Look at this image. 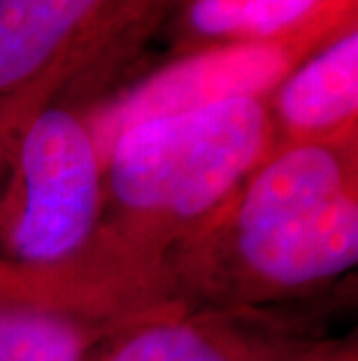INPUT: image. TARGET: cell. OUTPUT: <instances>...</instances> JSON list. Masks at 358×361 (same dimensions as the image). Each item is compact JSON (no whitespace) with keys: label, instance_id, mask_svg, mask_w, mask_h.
Listing matches in <instances>:
<instances>
[{"label":"cell","instance_id":"5","mask_svg":"<svg viewBox=\"0 0 358 361\" xmlns=\"http://www.w3.org/2000/svg\"><path fill=\"white\" fill-rule=\"evenodd\" d=\"M174 0H0V103H49L128 54Z\"/></svg>","mask_w":358,"mask_h":361},{"label":"cell","instance_id":"8","mask_svg":"<svg viewBox=\"0 0 358 361\" xmlns=\"http://www.w3.org/2000/svg\"><path fill=\"white\" fill-rule=\"evenodd\" d=\"M275 145L358 137V24L300 61L265 96Z\"/></svg>","mask_w":358,"mask_h":361},{"label":"cell","instance_id":"11","mask_svg":"<svg viewBox=\"0 0 358 361\" xmlns=\"http://www.w3.org/2000/svg\"><path fill=\"white\" fill-rule=\"evenodd\" d=\"M42 103L30 96L12 98V101L0 103V182L5 178L7 164H10L14 140L26 121L40 110Z\"/></svg>","mask_w":358,"mask_h":361},{"label":"cell","instance_id":"12","mask_svg":"<svg viewBox=\"0 0 358 361\" xmlns=\"http://www.w3.org/2000/svg\"><path fill=\"white\" fill-rule=\"evenodd\" d=\"M302 361H358L356 334L345 338H326Z\"/></svg>","mask_w":358,"mask_h":361},{"label":"cell","instance_id":"4","mask_svg":"<svg viewBox=\"0 0 358 361\" xmlns=\"http://www.w3.org/2000/svg\"><path fill=\"white\" fill-rule=\"evenodd\" d=\"M356 5L358 0H328L307 24L288 33L181 54L140 82L87 105V121L103 166L119 135L144 119L233 98H265L312 51L358 24Z\"/></svg>","mask_w":358,"mask_h":361},{"label":"cell","instance_id":"3","mask_svg":"<svg viewBox=\"0 0 358 361\" xmlns=\"http://www.w3.org/2000/svg\"><path fill=\"white\" fill-rule=\"evenodd\" d=\"M103 171L87 107L42 105L19 130L0 182V259L51 266L87 250L105 210Z\"/></svg>","mask_w":358,"mask_h":361},{"label":"cell","instance_id":"1","mask_svg":"<svg viewBox=\"0 0 358 361\" xmlns=\"http://www.w3.org/2000/svg\"><path fill=\"white\" fill-rule=\"evenodd\" d=\"M358 261V137L272 147L163 259L179 310L275 308L326 291Z\"/></svg>","mask_w":358,"mask_h":361},{"label":"cell","instance_id":"2","mask_svg":"<svg viewBox=\"0 0 358 361\" xmlns=\"http://www.w3.org/2000/svg\"><path fill=\"white\" fill-rule=\"evenodd\" d=\"M265 98H233L144 119L105 157V210L94 240L140 271L163 273L181 238L270 154Z\"/></svg>","mask_w":358,"mask_h":361},{"label":"cell","instance_id":"10","mask_svg":"<svg viewBox=\"0 0 358 361\" xmlns=\"http://www.w3.org/2000/svg\"><path fill=\"white\" fill-rule=\"evenodd\" d=\"M151 314L156 312L121 319H98L60 310L0 314V361H87L103 341Z\"/></svg>","mask_w":358,"mask_h":361},{"label":"cell","instance_id":"9","mask_svg":"<svg viewBox=\"0 0 358 361\" xmlns=\"http://www.w3.org/2000/svg\"><path fill=\"white\" fill-rule=\"evenodd\" d=\"M328 0H174V49L191 54L217 44L265 40L298 28Z\"/></svg>","mask_w":358,"mask_h":361},{"label":"cell","instance_id":"7","mask_svg":"<svg viewBox=\"0 0 358 361\" xmlns=\"http://www.w3.org/2000/svg\"><path fill=\"white\" fill-rule=\"evenodd\" d=\"M161 308H165L161 284L121 266L96 245H87L75 259L51 266L0 259V314L60 310L121 319Z\"/></svg>","mask_w":358,"mask_h":361},{"label":"cell","instance_id":"6","mask_svg":"<svg viewBox=\"0 0 358 361\" xmlns=\"http://www.w3.org/2000/svg\"><path fill=\"white\" fill-rule=\"evenodd\" d=\"M326 338L286 305L170 308L110 336L87 361H302Z\"/></svg>","mask_w":358,"mask_h":361}]
</instances>
